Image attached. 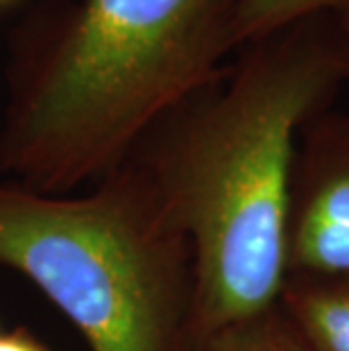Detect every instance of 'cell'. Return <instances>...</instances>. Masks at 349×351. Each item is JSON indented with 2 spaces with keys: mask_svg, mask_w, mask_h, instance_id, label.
<instances>
[{
  "mask_svg": "<svg viewBox=\"0 0 349 351\" xmlns=\"http://www.w3.org/2000/svg\"><path fill=\"white\" fill-rule=\"evenodd\" d=\"M349 272V109L313 118L300 141L288 274Z\"/></svg>",
  "mask_w": 349,
  "mask_h": 351,
  "instance_id": "4",
  "label": "cell"
},
{
  "mask_svg": "<svg viewBox=\"0 0 349 351\" xmlns=\"http://www.w3.org/2000/svg\"><path fill=\"white\" fill-rule=\"evenodd\" d=\"M311 16H336L349 23V0H239L234 23L239 50Z\"/></svg>",
  "mask_w": 349,
  "mask_h": 351,
  "instance_id": "7",
  "label": "cell"
},
{
  "mask_svg": "<svg viewBox=\"0 0 349 351\" xmlns=\"http://www.w3.org/2000/svg\"><path fill=\"white\" fill-rule=\"evenodd\" d=\"M279 306L311 351H349V272L288 274Z\"/></svg>",
  "mask_w": 349,
  "mask_h": 351,
  "instance_id": "5",
  "label": "cell"
},
{
  "mask_svg": "<svg viewBox=\"0 0 349 351\" xmlns=\"http://www.w3.org/2000/svg\"><path fill=\"white\" fill-rule=\"evenodd\" d=\"M0 267L32 283L88 351L189 345L191 243L132 159L75 193L0 177Z\"/></svg>",
  "mask_w": 349,
  "mask_h": 351,
  "instance_id": "3",
  "label": "cell"
},
{
  "mask_svg": "<svg viewBox=\"0 0 349 351\" xmlns=\"http://www.w3.org/2000/svg\"><path fill=\"white\" fill-rule=\"evenodd\" d=\"M347 84V21H295L243 46L130 154L191 243L189 342L279 304L302 134Z\"/></svg>",
  "mask_w": 349,
  "mask_h": 351,
  "instance_id": "1",
  "label": "cell"
},
{
  "mask_svg": "<svg viewBox=\"0 0 349 351\" xmlns=\"http://www.w3.org/2000/svg\"><path fill=\"white\" fill-rule=\"evenodd\" d=\"M184 351H311L281 306L193 338Z\"/></svg>",
  "mask_w": 349,
  "mask_h": 351,
  "instance_id": "6",
  "label": "cell"
},
{
  "mask_svg": "<svg viewBox=\"0 0 349 351\" xmlns=\"http://www.w3.org/2000/svg\"><path fill=\"white\" fill-rule=\"evenodd\" d=\"M239 0H48L12 36L0 177L75 193L239 52Z\"/></svg>",
  "mask_w": 349,
  "mask_h": 351,
  "instance_id": "2",
  "label": "cell"
},
{
  "mask_svg": "<svg viewBox=\"0 0 349 351\" xmlns=\"http://www.w3.org/2000/svg\"><path fill=\"white\" fill-rule=\"evenodd\" d=\"M0 351H50L48 345L36 338L32 331L23 326L0 331Z\"/></svg>",
  "mask_w": 349,
  "mask_h": 351,
  "instance_id": "8",
  "label": "cell"
},
{
  "mask_svg": "<svg viewBox=\"0 0 349 351\" xmlns=\"http://www.w3.org/2000/svg\"><path fill=\"white\" fill-rule=\"evenodd\" d=\"M7 3H14V0H0V7H3V5H7Z\"/></svg>",
  "mask_w": 349,
  "mask_h": 351,
  "instance_id": "9",
  "label": "cell"
}]
</instances>
